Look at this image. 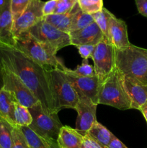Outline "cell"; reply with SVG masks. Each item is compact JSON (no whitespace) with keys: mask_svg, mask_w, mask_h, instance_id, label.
Returning a JSON list of instances; mask_svg holds the SVG:
<instances>
[{"mask_svg":"<svg viewBox=\"0 0 147 148\" xmlns=\"http://www.w3.org/2000/svg\"><path fill=\"white\" fill-rule=\"evenodd\" d=\"M123 82L131 101V109L139 110L147 101V85L136 78L127 76H123Z\"/></svg>","mask_w":147,"mask_h":148,"instance_id":"15","label":"cell"},{"mask_svg":"<svg viewBox=\"0 0 147 148\" xmlns=\"http://www.w3.org/2000/svg\"><path fill=\"white\" fill-rule=\"evenodd\" d=\"M79 10H80V7L77 2L73 7V9L69 12L65 13V14H50V15L43 17V19L45 21L55 26L59 30H62L65 33H69L70 27L73 23L75 14Z\"/></svg>","mask_w":147,"mask_h":148,"instance_id":"18","label":"cell"},{"mask_svg":"<svg viewBox=\"0 0 147 148\" xmlns=\"http://www.w3.org/2000/svg\"><path fill=\"white\" fill-rule=\"evenodd\" d=\"M0 61L20 77L45 111L58 114L49 69L12 47H0Z\"/></svg>","mask_w":147,"mask_h":148,"instance_id":"1","label":"cell"},{"mask_svg":"<svg viewBox=\"0 0 147 148\" xmlns=\"http://www.w3.org/2000/svg\"><path fill=\"white\" fill-rule=\"evenodd\" d=\"M94 23V19L92 14H88L80 10H78L74 18L73 23L70 27L69 33L71 31L81 30Z\"/></svg>","mask_w":147,"mask_h":148,"instance_id":"25","label":"cell"},{"mask_svg":"<svg viewBox=\"0 0 147 148\" xmlns=\"http://www.w3.org/2000/svg\"><path fill=\"white\" fill-rule=\"evenodd\" d=\"M135 1L138 12L147 17V0H135Z\"/></svg>","mask_w":147,"mask_h":148,"instance_id":"34","label":"cell"},{"mask_svg":"<svg viewBox=\"0 0 147 148\" xmlns=\"http://www.w3.org/2000/svg\"><path fill=\"white\" fill-rule=\"evenodd\" d=\"M69 34L70 36L71 45L74 46L82 45L96 46L105 37L95 22L84 28L71 31Z\"/></svg>","mask_w":147,"mask_h":148,"instance_id":"14","label":"cell"},{"mask_svg":"<svg viewBox=\"0 0 147 148\" xmlns=\"http://www.w3.org/2000/svg\"><path fill=\"white\" fill-rule=\"evenodd\" d=\"M83 148H109V147L102 145L86 134L83 136Z\"/></svg>","mask_w":147,"mask_h":148,"instance_id":"32","label":"cell"},{"mask_svg":"<svg viewBox=\"0 0 147 148\" xmlns=\"http://www.w3.org/2000/svg\"><path fill=\"white\" fill-rule=\"evenodd\" d=\"M95 46L92 45H82V46H76L79 51V53L81 57L84 60H87L89 58H91L92 53L93 52Z\"/></svg>","mask_w":147,"mask_h":148,"instance_id":"31","label":"cell"},{"mask_svg":"<svg viewBox=\"0 0 147 148\" xmlns=\"http://www.w3.org/2000/svg\"><path fill=\"white\" fill-rule=\"evenodd\" d=\"M28 109L33 119L29 127L40 137L57 140L61 129L63 126L57 113L47 112L39 102Z\"/></svg>","mask_w":147,"mask_h":148,"instance_id":"6","label":"cell"},{"mask_svg":"<svg viewBox=\"0 0 147 148\" xmlns=\"http://www.w3.org/2000/svg\"><path fill=\"white\" fill-rule=\"evenodd\" d=\"M1 46H2V45H1V43H0V47H1Z\"/></svg>","mask_w":147,"mask_h":148,"instance_id":"39","label":"cell"},{"mask_svg":"<svg viewBox=\"0 0 147 148\" xmlns=\"http://www.w3.org/2000/svg\"><path fill=\"white\" fill-rule=\"evenodd\" d=\"M79 101L76 107L77 119L76 130L84 136L97 121L96 111L97 105L86 96L79 95Z\"/></svg>","mask_w":147,"mask_h":148,"instance_id":"11","label":"cell"},{"mask_svg":"<svg viewBox=\"0 0 147 148\" xmlns=\"http://www.w3.org/2000/svg\"><path fill=\"white\" fill-rule=\"evenodd\" d=\"M108 147H109V148H128L120 140H118L115 136H114L112 140H111Z\"/></svg>","mask_w":147,"mask_h":148,"instance_id":"35","label":"cell"},{"mask_svg":"<svg viewBox=\"0 0 147 148\" xmlns=\"http://www.w3.org/2000/svg\"><path fill=\"white\" fill-rule=\"evenodd\" d=\"M91 59L95 75L102 83L115 68V47L106 37L95 46Z\"/></svg>","mask_w":147,"mask_h":148,"instance_id":"7","label":"cell"},{"mask_svg":"<svg viewBox=\"0 0 147 148\" xmlns=\"http://www.w3.org/2000/svg\"><path fill=\"white\" fill-rule=\"evenodd\" d=\"M14 49L25 55L31 60L43 65L63 70L66 66L57 57V52L50 46L39 41L28 31L14 38Z\"/></svg>","mask_w":147,"mask_h":148,"instance_id":"2","label":"cell"},{"mask_svg":"<svg viewBox=\"0 0 147 148\" xmlns=\"http://www.w3.org/2000/svg\"><path fill=\"white\" fill-rule=\"evenodd\" d=\"M77 92L78 95H82L92 100L95 104L98 105V93L100 83L96 76L82 77L73 75L66 69H63Z\"/></svg>","mask_w":147,"mask_h":148,"instance_id":"12","label":"cell"},{"mask_svg":"<svg viewBox=\"0 0 147 148\" xmlns=\"http://www.w3.org/2000/svg\"><path fill=\"white\" fill-rule=\"evenodd\" d=\"M77 0H58L54 14H65L73 9Z\"/></svg>","mask_w":147,"mask_h":148,"instance_id":"30","label":"cell"},{"mask_svg":"<svg viewBox=\"0 0 147 148\" xmlns=\"http://www.w3.org/2000/svg\"><path fill=\"white\" fill-rule=\"evenodd\" d=\"M14 118V125L17 127H29L33 121L28 108L20 105L18 102L15 105Z\"/></svg>","mask_w":147,"mask_h":148,"instance_id":"24","label":"cell"},{"mask_svg":"<svg viewBox=\"0 0 147 148\" xmlns=\"http://www.w3.org/2000/svg\"><path fill=\"white\" fill-rule=\"evenodd\" d=\"M109 39L115 49H120L131 44L128 39L127 25L123 20L112 15L110 22Z\"/></svg>","mask_w":147,"mask_h":148,"instance_id":"16","label":"cell"},{"mask_svg":"<svg viewBox=\"0 0 147 148\" xmlns=\"http://www.w3.org/2000/svg\"><path fill=\"white\" fill-rule=\"evenodd\" d=\"M97 103L122 111L131 109V101L124 85L123 75L116 67L100 84Z\"/></svg>","mask_w":147,"mask_h":148,"instance_id":"4","label":"cell"},{"mask_svg":"<svg viewBox=\"0 0 147 148\" xmlns=\"http://www.w3.org/2000/svg\"><path fill=\"white\" fill-rule=\"evenodd\" d=\"M92 15L93 17L94 22L97 25L105 37L109 39L110 22L111 17H112L113 14L108 11L106 8L103 7L100 11L95 13Z\"/></svg>","mask_w":147,"mask_h":148,"instance_id":"22","label":"cell"},{"mask_svg":"<svg viewBox=\"0 0 147 148\" xmlns=\"http://www.w3.org/2000/svg\"><path fill=\"white\" fill-rule=\"evenodd\" d=\"M87 134H89L99 144L105 147L109 146L111 140L115 136L110 130H108L97 121L93 124L92 128L88 132Z\"/></svg>","mask_w":147,"mask_h":148,"instance_id":"21","label":"cell"},{"mask_svg":"<svg viewBox=\"0 0 147 148\" xmlns=\"http://www.w3.org/2000/svg\"><path fill=\"white\" fill-rule=\"evenodd\" d=\"M44 4L45 1L42 0H31L25 10L13 23L12 34L14 38L22 33L28 31L43 18Z\"/></svg>","mask_w":147,"mask_h":148,"instance_id":"10","label":"cell"},{"mask_svg":"<svg viewBox=\"0 0 147 148\" xmlns=\"http://www.w3.org/2000/svg\"><path fill=\"white\" fill-rule=\"evenodd\" d=\"M58 0H48L46 1L43 7V16H48L54 14Z\"/></svg>","mask_w":147,"mask_h":148,"instance_id":"33","label":"cell"},{"mask_svg":"<svg viewBox=\"0 0 147 148\" xmlns=\"http://www.w3.org/2000/svg\"><path fill=\"white\" fill-rule=\"evenodd\" d=\"M1 64L2 66L3 80H4L3 88L12 92L17 102L26 108H29L37 103L39 101L30 92L27 87L23 83L20 77L10 69H9L1 62Z\"/></svg>","mask_w":147,"mask_h":148,"instance_id":"9","label":"cell"},{"mask_svg":"<svg viewBox=\"0 0 147 148\" xmlns=\"http://www.w3.org/2000/svg\"><path fill=\"white\" fill-rule=\"evenodd\" d=\"M28 32L35 38L50 46L56 52L66 46H71L69 33L59 30L45 21L43 18L33 26Z\"/></svg>","mask_w":147,"mask_h":148,"instance_id":"8","label":"cell"},{"mask_svg":"<svg viewBox=\"0 0 147 148\" xmlns=\"http://www.w3.org/2000/svg\"><path fill=\"white\" fill-rule=\"evenodd\" d=\"M17 103L13 94L4 88L0 90V116L14 125V109Z\"/></svg>","mask_w":147,"mask_h":148,"instance_id":"19","label":"cell"},{"mask_svg":"<svg viewBox=\"0 0 147 148\" xmlns=\"http://www.w3.org/2000/svg\"><path fill=\"white\" fill-rule=\"evenodd\" d=\"M4 87V80H3V75H2V66H1V62H0V90Z\"/></svg>","mask_w":147,"mask_h":148,"instance_id":"37","label":"cell"},{"mask_svg":"<svg viewBox=\"0 0 147 148\" xmlns=\"http://www.w3.org/2000/svg\"><path fill=\"white\" fill-rule=\"evenodd\" d=\"M30 1L31 0H10V7L14 21L21 15Z\"/></svg>","mask_w":147,"mask_h":148,"instance_id":"29","label":"cell"},{"mask_svg":"<svg viewBox=\"0 0 147 148\" xmlns=\"http://www.w3.org/2000/svg\"><path fill=\"white\" fill-rule=\"evenodd\" d=\"M141 81H142L143 82H144V83L146 84V85H147V75L144 78V79H142V80H141Z\"/></svg>","mask_w":147,"mask_h":148,"instance_id":"38","label":"cell"},{"mask_svg":"<svg viewBox=\"0 0 147 148\" xmlns=\"http://www.w3.org/2000/svg\"><path fill=\"white\" fill-rule=\"evenodd\" d=\"M139 111L143 114V116H144V117L145 118L146 121L147 122V101L141 106V108H139Z\"/></svg>","mask_w":147,"mask_h":148,"instance_id":"36","label":"cell"},{"mask_svg":"<svg viewBox=\"0 0 147 148\" xmlns=\"http://www.w3.org/2000/svg\"><path fill=\"white\" fill-rule=\"evenodd\" d=\"M64 69L68 71L70 73L73 75H78V76L82 77H94L95 75V69H94V66L90 65L88 63L87 60H83L82 64L80 66H78L75 69H68L65 67Z\"/></svg>","mask_w":147,"mask_h":148,"instance_id":"28","label":"cell"},{"mask_svg":"<svg viewBox=\"0 0 147 148\" xmlns=\"http://www.w3.org/2000/svg\"><path fill=\"white\" fill-rule=\"evenodd\" d=\"M14 126L0 116V148H11Z\"/></svg>","mask_w":147,"mask_h":148,"instance_id":"23","label":"cell"},{"mask_svg":"<svg viewBox=\"0 0 147 148\" xmlns=\"http://www.w3.org/2000/svg\"><path fill=\"white\" fill-rule=\"evenodd\" d=\"M79 7L83 12L93 14L103 8V0H77Z\"/></svg>","mask_w":147,"mask_h":148,"instance_id":"26","label":"cell"},{"mask_svg":"<svg viewBox=\"0 0 147 148\" xmlns=\"http://www.w3.org/2000/svg\"><path fill=\"white\" fill-rule=\"evenodd\" d=\"M11 148H30V145L20 127H14Z\"/></svg>","mask_w":147,"mask_h":148,"instance_id":"27","label":"cell"},{"mask_svg":"<svg viewBox=\"0 0 147 148\" xmlns=\"http://www.w3.org/2000/svg\"><path fill=\"white\" fill-rule=\"evenodd\" d=\"M13 23L10 0H0V43L2 46L14 47Z\"/></svg>","mask_w":147,"mask_h":148,"instance_id":"13","label":"cell"},{"mask_svg":"<svg viewBox=\"0 0 147 148\" xmlns=\"http://www.w3.org/2000/svg\"><path fill=\"white\" fill-rule=\"evenodd\" d=\"M59 148H83V136L69 126H63L57 138Z\"/></svg>","mask_w":147,"mask_h":148,"instance_id":"17","label":"cell"},{"mask_svg":"<svg viewBox=\"0 0 147 148\" xmlns=\"http://www.w3.org/2000/svg\"><path fill=\"white\" fill-rule=\"evenodd\" d=\"M49 71L57 112L63 108L76 109L79 101V95L66 73L56 68L49 69Z\"/></svg>","mask_w":147,"mask_h":148,"instance_id":"5","label":"cell"},{"mask_svg":"<svg viewBox=\"0 0 147 148\" xmlns=\"http://www.w3.org/2000/svg\"><path fill=\"white\" fill-rule=\"evenodd\" d=\"M30 145V148H59L56 140L37 135L29 127H20Z\"/></svg>","mask_w":147,"mask_h":148,"instance_id":"20","label":"cell"},{"mask_svg":"<svg viewBox=\"0 0 147 148\" xmlns=\"http://www.w3.org/2000/svg\"><path fill=\"white\" fill-rule=\"evenodd\" d=\"M115 67L123 76L142 80L147 75V49L130 44L115 49Z\"/></svg>","mask_w":147,"mask_h":148,"instance_id":"3","label":"cell"}]
</instances>
